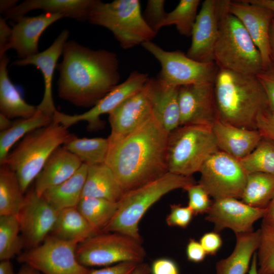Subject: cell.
Here are the masks:
<instances>
[{
    "label": "cell",
    "instance_id": "cell-1",
    "mask_svg": "<svg viewBox=\"0 0 274 274\" xmlns=\"http://www.w3.org/2000/svg\"><path fill=\"white\" fill-rule=\"evenodd\" d=\"M59 73L58 96L77 107H93L119 84V61L114 52L92 50L67 41Z\"/></svg>",
    "mask_w": 274,
    "mask_h": 274
},
{
    "label": "cell",
    "instance_id": "cell-2",
    "mask_svg": "<svg viewBox=\"0 0 274 274\" xmlns=\"http://www.w3.org/2000/svg\"><path fill=\"white\" fill-rule=\"evenodd\" d=\"M168 134L153 116L121 142L109 146L105 163L125 193L168 172Z\"/></svg>",
    "mask_w": 274,
    "mask_h": 274
},
{
    "label": "cell",
    "instance_id": "cell-3",
    "mask_svg": "<svg viewBox=\"0 0 274 274\" xmlns=\"http://www.w3.org/2000/svg\"><path fill=\"white\" fill-rule=\"evenodd\" d=\"M219 120L257 129L258 115L269 107L265 91L255 75L219 68L214 82Z\"/></svg>",
    "mask_w": 274,
    "mask_h": 274
},
{
    "label": "cell",
    "instance_id": "cell-4",
    "mask_svg": "<svg viewBox=\"0 0 274 274\" xmlns=\"http://www.w3.org/2000/svg\"><path fill=\"white\" fill-rule=\"evenodd\" d=\"M194 184L191 176L168 172L151 182L125 192L118 201L115 215L101 232H118L141 242L139 224L149 209L168 192L178 189L186 190Z\"/></svg>",
    "mask_w": 274,
    "mask_h": 274
},
{
    "label": "cell",
    "instance_id": "cell-5",
    "mask_svg": "<svg viewBox=\"0 0 274 274\" xmlns=\"http://www.w3.org/2000/svg\"><path fill=\"white\" fill-rule=\"evenodd\" d=\"M67 128L53 120L26 134L10 152L3 164L16 174L23 193L51 154L72 136Z\"/></svg>",
    "mask_w": 274,
    "mask_h": 274
},
{
    "label": "cell",
    "instance_id": "cell-6",
    "mask_svg": "<svg viewBox=\"0 0 274 274\" xmlns=\"http://www.w3.org/2000/svg\"><path fill=\"white\" fill-rule=\"evenodd\" d=\"M219 68L256 75L263 68L261 54L241 22L228 10L220 23L214 49Z\"/></svg>",
    "mask_w": 274,
    "mask_h": 274
},
{
    "label": "cell",
    "instance_id": "cell-7",
    "mask_svg": "<svg viewBox=\"0 0 274 274\" xmlns=\"http://www.w3.org/2000/svg\"><path fill=\"white\" fill-rule=\"evenodd\" d=\"M88 21L109 29L124 49L152 41L157 35L145 22L139 0H97Z\"/></svg>",
    "mask_w": 274,
    "mask_h": 274
},
{
    "label": "cell",
    "instance_id": "cell-8",
    "mask_svg": "<svg viewBox=\"0 0 274 274\" xmlns=\"http://www.w3.org/2000/svg\"><path fill=\"white\" fill-rule=\"evenodd\" d=\"M219 149L212 127L180 126L168 134L166 161L168 172L191 177Z\"/></svg>",
    "mask_w": 274,
    "mask_h": 274
},
{
    "label": "cell",
    "instance_id": "cell-9",
    "mask_svg": "<svg viewBox=\"0 0 274 274\" xmlns=\"http://www.w3.org/2000/svg\"><path fill=\"white\" fill-rule=\"evenodd\" d=\"M79 263L87 266H106L123 262H143L146 252L141 242L118 232L94 235L79 243L76 250Z\"/></svg>",
    "mask_w": 274,
    "mask_h": 274
},
{
    "label": "cell",
    "instance_id": "cell-10",
    "mask_svg": "<svg viewBox=\"0 0 274 274\" xmlns=\"http://www.w3.org/2000/svg\"><path fill=\"white\" fill-rule=\"evenodd\" d=\"M142 46L159 62L161 69L158 77L167 83L180 87L214 83L219 70L214 62H199L180 50H164L152 41Z\"/></svg>",
    "mask_w": 274,
    "mask_h": 274
},
{
    "label": "cell",
    "instance_id": "cell-11",
    "mask_svg": "<svg viewBox=\"0 0 274 274\" xmlns=\"http://www.w3.org/2000/svg\"><path fill=\"white\" fill-rule=\"evenodd\" d=\"M79 243L49 234L38 246L19 254L17 260L43 274H90L92 270L77 259L76 250Z\"/></svg>",
    "mask_w": 274,
    "mask_h": 274
},
{
    "label": "cell",
    "instance_id": "cell-12",
    "mask_svg": "<svg viewBox=\"0 0 274 274\" xmlns=\"http://www.w3.org/2000/svg\"><path fill=\"white\" fill-rule=\"evenodd\" d=\"M198 184L214 200L241 198L248 174L239 160L218 150L204 162Z\"/></svg>",
    "mask_w": 274,
    "mask_h": 274
},
{
    "label": "cell",
    "instance_id": "cell-13",
    "mask_svg": "<svg viewBox=\"0 0 274 274\" xmlns=\"http://www.w3.org/2000/svg\"><path fill=\"white\" fill-rule=\"evenodd\" d=\"M149 78L147 74L133 71L124 82L117 85L87 112L70 115L56 110L53 120L67 128L79 122L86 121L91 130L99 129L102 126L100 116L109 114L128 98L142 90Z\"/></svg>",
    "mask_w": 274,
    "mask_h": 274
},
{
    "label": "cell",
    "instance_id": "cell-14",
    "mask_svg": "<svg viewBox=\"0 0 274 274\" xmlns=\"http://www.w3.org/2000/svg\"><path fill=\"white\" fill-rule=\"evenodd\" d=\"M229 0H205L192 30L191 44L186 55L201 62H214V49L220 21L228 10Z\"/></svg>",
    "mask_w": 274,
    "mask_h": 274
},
{
    "label": "cell",
    "instance_id": "cell-15",
    "mask_svg": "<svg viewBox=\"0 0 274 274\" xmlns=\"http://www.w3.org/2000/svg\"><path fill=\"white\" fill-rule=\"evenodd\" d=\"M59 211L42 196H38L34 189L26 194L18 215L25 246L31 249L43 242L50 234Z\"/></svg>",
    "mask_w": 274,
    "mask_h": 274
},
{
    "label": "cell",
    "instance_id": "cell-16",
    "mask_svg": "<svg viewBox=\"0 0 274 274\" xmlns=\"http://www.w3.org/2000/svg\"><path fill=\"white\" fill-rule=\"evenodd\" d=\"M180 126L188 125L212 127L218 119L214 83L179 87Z\"/></svg>",
    "mask_w": 274,
    "mask_h": 274
},
{
    "label": "cell",
    "instance_id": "cell-17",
    "mask_svg": "<svg viewBox=\"0 0 274 274\" xmlns=\"http://www.w3.org/2000/svg\"><path fill=\"white\" fill-rule=\"evenodd\" d=\"M228 11L246 28L261 54L263 68H266L272 61L269 33L274 12L246 0L230 1Z\"/></svg>",
    "mask_w": 274,
    "mask_h": 274
},
{
    "label": "cell",
    "instance_id": "cell-18",
    "mask_svg": "<svg viewBox=\"0 0 274 274\" xmlns=\"http://www.w3.org/2000/svg\"><path fill=\"white\" fill-rule=\"evenodd\" d=\"M238 199L225 198L212 202L206 220L214 224L215 231L227 228L235 234L251 232L254 222L263 218L265 209L251 207Z\"/></svg>",
    "mask_w": 274,
    "mask_h": 274
},
{
    "label": "cell",
    "instance_id": "cell-19",
    "mask_svg": "<svg viewBox=\"0 0 274 274\" xmlns=\"http://www.w3.org/2000/svg\"><path fill=\"white\" fill-rule=\"evenodd\" d=\"M152 116L151 106L144 87L109 114L111 129L107 138L109 146L121 142Z\"/></svg>",
    "mask_w": 274,
    "mask_h": 274
},
{
    "label": "cell",
    "instance_id": "cell-20",
    "mask_svg": "<svg viewBox=\"0 0 274 274\" xmlns=\"http://www.w3.org/2000/svg\"><path fill=\"white\" fill-rule=\"evenodd\" d=\"M145 90L153 117L169 133L180 126L179 87L171 85L159 77L149 78Z\"/></svg>",
    "mask_w": 274,
    "mask_h": 274
},
{
    "label": "cell",
    "instance_id": "cell-21",
    "mask_svg": "<svg viewBox=\"0 0 274 274\" xmlns=\"http://www.w3.org/2000/svg\"><path fill=\"white\" fill-rule=\"evenodd\" d=\"M68 36L69 31L63 30L45 50L27 58L17 60L12 63V65L20 66L34 65L40 70L43 76L45 90L43 99L37 106V110L51 117L56 111L52 97L53 76L57 60L63 53Z\"/></svg>",
    "mask_w": 274,
    "mask_h": 274
},
{
    "label": "cell",
    "instance_id": "cell-22",
    "mask_svg": "<svg viewBox=\"0 0 274 274\" xmlns=\"http://www.w3.org/2000/svg\"><path fill=\"white\" fill-rule=\"evenodd\" d=\"M62 18L64 17L60 14L47 13L34 17H22L12 28L9 49L15 50L20 59L38 53L39 41L42 33Z\"/></svg>",
    "mask_w": 274,
    "mask_h": 274
},
{
    "label": "cell",
    "instance_id": "cell-23",
    "mask_svg": "<svg viewBox=\"0 0 274 274\" xmlns=\"http://www.w3.org/2000/svg\"><path fill=\"white\" fill-rule=\"evenodd\" d=\"M97 0H26L5 13L6 19L17 21L28 12L42 10L80 21L88 20Z\"/></svg>",
    "mask_w": 274,
    "mask_h": 274
},
{
    "label": "cell",
    "instance_id": "cell-24",
    "mask_svg": "<svg viewBox=\"0 0 274 274\" xmlns=\"http://www.w3.org/2000/svg\"><path fill=\"white\" fill-rule=\"evenodd\" d=\"M212 129L219 150L238 160L251 153L263 138L257 129L240 127L219 120Z\"/></svg>",
    "mask_w": 274,
    "mask_h": 274
},
{
    "label": "cell",
    "instance_id": "cell-25",
    "mask_svg": "<svg viewBox=\"0 0 274 274\" xmlns=\"http://www.w3.org/2000/svg\"><path fill=\"white\" fill-rule=\"evenodd\" d=\"M82 164L75 154L63 147H58L50 156L36 178L35 191L41 196L47 189L72 177Z\"/></svg>",
    "mask_w": 274,
    "mask_h": 274
},
{
    "label": "cell",
    "instance_id": "cell-26",
    "mask_svg": "<svg viewBox=\"0 0 274 274\" xmlns=\"http://www.w3.org/2000/svg\"><path fill=\"white\" fill-rule=\"evenodd\" d=\"M124 193L112 170L106 163L88 165L81 198H100L118 202Z\"/></svg>",
    "mask_w": 274,
    "mask_h": 274
},
{
    "label": "cell",
    "instance_id": "cell-27",
    "mask_svg": "<svg viewBox=\"0 0 274 274\" xmlns=\"http://www.w3.org/2000/svg\"><path fill=\"white\" fill-rule=\"evenodd\" d=\"M235 248L227 258L216 264L217 274H246L251 257L258 250L261 240V230L236 234Z\"/></svg>",
    "mask_w": 274,
    "mask_h": 274
},
{
    "label": "cell",
    "instance_id": "cell-28",
    "mask_svg": "<svg viewBox=\"0 0 274 274\" xmlns=\"http://www.w3.org/2000/svg\"><path fill=\"white\" fill-rule=\"evenodd\" d=\"M9 58H0V111L9 119L27 118L37 112V107L27 103L10 80L7 70Z\"/></svg>",
    "mask_w": 274,
    "mask_h": 274
},
{
    "label": "cell",
    "instance_id": "cell-29",
    "mask_svg": "<svg viewBox=\"0 0 274 274\" xmlns=\"http://www.w3.org/2000/svg\"><path fill=\"white\" fill-rule=\"evenodd\" d=\"M88 165L83 163L80 168L62 183L46 190L42 196L58 210L77 207L82 197Z\"/></svg>",
    "mask_w": 274,
    "mask_h": 274
},
{
    "label": "cell",
    "instance_id": "cell-30",
    "mask_svg": "<svg viewBox=\"0 0 274 274\" xmlns=\"http://www.w3.org/2000/svg\"><path fill=\"white\" fill-rule=\"evenodd\" d=\"M97 234L77 208L71 207L59 210L50 235L81 243Z\"/></svg>",
    "mask_w": 274,
    "mask_h": 274
},
{
    "label": "cell",
    "instance_id": "cell-31",
    "mask_svg": "<svg viewBox=\"0 0 274 274\" xmlns=\"http://www.w3.org/2000/svg\"><path fill=\"white\" fill-rule=\"evenodd\" d=\"M53 121V117L37 111L32 116L19 118L8 129L0 133V164H3L10 149L18 141L29 132L46 126Z\"/></svg>",
    "mask_w": 274,
    "mask_h": 274
},
{
    "label": "cell",
    "instance_id": "cell-32",
    "mask_svg": "<svg viewBox=\"0 0 274 274\" xmlns=\"http://www.w3.org/2000/svg\"><path fill=\"white\" fill-rule=\"evenodd\" d=\"M16 174L5 164L0 168V216H18L25 200Z\"/></svg>",
    "mask_w": 274,
    "mask_h": 274
},
{
    "label": "cell",
    "instance_id": "cell-33",
    "mask_svg": "<svg viewBox=\"0 0 274 274\" xmlns=\"http://www.w3.org/2000/svg\"><path fill=\"white\" fill-rule=\"evenodd\" d=\"M63 147L77 156L83 163L93 165L106 163L109 142L107 138H79L73 134Z\"/></svg>",
    "mask_w": 274,
    "mask_h": 274
},
{
    "label": "cell",
    "instance_id": "cell-34",
    "mask_svg": "<svg viewBox=\"0 0 274 274\" xmlns=\"http://www.w3.org/2000/svg\"><path fill=\"white\" fill-rule=\"evenodd\" d=\"M274 196V176L262 173L248 174L241 199L248 205L265 209Z\"/></svg>",
    "mask_w": 274,
    "mask_h": 274
},
{
    "label": "cell",
    "instance_id": "cell-35",
    "mask_svg": "<svg viewBox=\"0 0 274 274\" xmlns=\"http://www.w3.org/2000/svg\"><path fill=\"white\" fill-rule=\"evenodd\" d=\"M119 203L108 199L82 197L77 208L97 233H101L115 215Z\"/></svg>",
    "mask_w": 274,
    "mask_h": 274
},
{
    "label": "cell",
    "instance_id": "cell-36",
    "mask_svg": "<svg viewBox=\"0 0 274 274\" xmlns=\"http://www.w3.org/2000/svg\"><path fill=\"white\" fill-rule=\"evenodd\" d=\"M18 216H0V259L10 260L19 255L25 246Z\"/></svg>",
    "mask_w": 274,
    "mask_h": 274
},
{
    "label": "cell",
    "instance_id": "cell-37",
    "mask_svg": "<svg viewBox=\"0 0 274 274\" xmlns=\"http://www.w3.org/2000/svg\"><path fill=\"white\" fill-rule=\"evenodd\" d=\"M239 161L247 174L262 173L274 176V142L263 136L254 150Z\"/></svg>",
    "mask_w": 274,
    "mask_h": 274
},
{
    "label": "cell",
    "instance_id": "cell-38",
    "mask_svg": "<svg viewBox=\"0 0 274 274\" xmlns=\"http://www.w3.org/2000/svg\"><path fill=\"white\" fill-rule=\"evenodd\" d=\"M200 3L199 0H181L175 9L167 13L163 27L175 25L180 35L191 36Z\"/></svg>",
    "mask_w": 274,
    "mask_h": 274
},
{
    "label": "cell",
    "instance_id": "cell-39",
    "mask_svg": "<svg viewBox=\"0 0 274 274\" xmlns=\"http://www.w3.org/2000/svg\"><path fill=\"white\" fill-rule=\"evenodd\" d=\"M260 230L258 274H274V228L262 224Z\"/></svg>",
    "mask_w": 274,
    "mask_h": 274
},
{
    "label": "cell",
    "instance_id": "cell-40",
    "mask_svg": "<svg viewBox=\"0 0 274 274\" xmlns=\"http://www.w3.org/2000/svg\"><path fill=\"white\" fill-rule=\"evenodd\" d=\"M164 0H149L143 17L149 27L156 33L163 27L167 13Z\"/></svg>",
    "mask_w": 274,
    "mask_h": 274
},
{
    "label": "cell",
    "instance_id": "cell-41",
    "mask_svg": "<svg viewBox=\"0 0 274 274\" xmlns=\"http://www.w3.org/2000/svg\"><path fill=\"white\" fill-rule=\"evenodd\" d=\"M188 193V205L194 215L207 213L212 202L210 195L199 184L190 186L186 190Z\"/></svg>",
    "mask_w": 274,
    "mask_h": 274
},
{
    "label": "cell",
    "instance_id": "cell-42",
    "mask_svg": "<svg viewBox=\"0 0 274 274\" xmlns=\"http://www.w3.org/2000/svg\"><path fill=\"white\" fill-rule=\"evenodd\" d=\"M194 214L188 207L173 204L166 218V222L170 227L186 228L191 222Z\"/></svg>",
    "mask_w": 274,
    "mask_h": 274
},
{
    "label": "cell",
    "instance_id": "cell-43",
    "mask_svg": "<svg viewBox=\"0 0 274 274\" xmlns=\"http://www.w3.org/2000/svg\"><path fill=\"white\" fill-rule=\"evenodd\" d=\"M266 94L269 107L274 112V61L255 75Z\"/></svg>",
    "mask_w": 274,
    "mask_h": 274
},
{
    "label": "cell",
    "instance_id": "cell-44",
    "mask_svg": "<svg viewBox=\"0 0 274 274\" xmlns=\"http://www.w3.org/2000/svg\"><path fill=\"white\" fill-rule=\"evenodd\" d=\"M256 127L263 137L274 142V112L269 107L263 110L257 116Z\"/></svg>",
    "mask_w": 274,
    "mask_h": 274
},
{
    "label": "cell",
    "instance_id": "cell-45",
    "mask_svg": "<svg viewBox=\"0 0 274 274\" xmlns=\"http://www.w3.org/2000/svg\"><path fill=\"white\" fill-rule=\"evenodd\" d=\"M150 268L152 274H180L177 263L168 258H159L154 260Z\"/></svg>",
    "mask_w": 274,
    "mask_h": 274
},
{
    "label": "cell",
    "instance_id": "cell-46",
    "mask_svg": "<svg viewBox=\"0 0 274 274\" xmlns=\"http://www.w3.org/2000/svg\"><path fill=\"white\" fill-rule=\"evenodd\" d=\"M199 243L207 255H214L221 247L222 239L218 232L212 231L203 234Z\"/></svg>",
    "mask_w": 274,
    "mask_h": 274
},
{
    "label": "cell",
    "instance_id": "cell-47",
    "mask_svg": "<svg viewBox=\"0 0 274 274\" xmlns=\"http://www.w3.org/2000/svg\"><path fill=\"white\" fill-rule=\"evenodd\" d=\"M138 263L123 262L113 266L92 270L90 274H132Z\"/></svg>",
    "mask_w": 274,
    "mask_h": 274
},
{
    "label": "cell",
    "instance_id": "cell-48",
    "mask_svg": "<svg viewBox=\"0 0 274 274\" xmlns=\"http://www.w3.org/2000/svg\"><path fill=\"white\" fill-rule=\"evenodd\" d=\"M186 254L187 259L195 263L202 261L207 255L199 242L193 238L189 239L186 246Z\"/></svg>",
    "mask_w": 274,
    "mask_h": 274
},
{
    "label": "cell",
    "instance_id": "cell-49",
    "mask_svg": "<svg viewBox=\"0 0 274 274\" xmlns=\"http://www.w3.org/2000/svg\"><path fill=\"white\" fill-rule=\"evenodd\" d=\"M5 18H0V58L3 57L9 50L12 28L7 24Z\"/></svg>",
    "mask_w": 274,
    "mask_h": 274
},
{
    "label": "cell",
    "instance_id": "cell-50",
    "mask_svg": "<svg viewBox=\"0 0 274 274\" xmlns=\"http://www.w3.org/2000/svg\"><path fill=\"white\" fill-rule=\"evenodd\" d=\"M262 218V224L274 228V196L265 209Z\"/></svg>",
    "mask_w": 274,
    "mask_h": 274
},
{
    "label": "cell",
    "instance_id": "cell-51",
    "mask_svg": "<svg viewBox=\"0 0 274 274\" xmlns=\"http://www.w3.org/2000/svg\"><path fill=\"white\" fill-rule=\"evenodd\" d=\"M18 1L17 0H1L0 1V12L1 13H6L8 11L14 8Z\"/></svg>",
    "mask_w": 274,
    "mask_h": 274
},
{
    "label": "cell",
    "instance_id": "cell-52",
    "mask_svg": "<svg viewBox=\"0 0 274 274\" xmlns=\"http://www.w3.org/2000/svg\"><path fill=\"white\" fill-rule=\"evenodd\" d=\"M0 274H14L13 266L10 260L1 261Z\"/></svg>",
    "mask_w": 274,
    "mask_h": 274
},
{
    "label": "cell",
    "instance_id": "cell-53",
    "mask_svg": "<svg viewBox=\"0 0 274 274\" xmlns=\"http://www.w3.org/2000/svg\"><path fill=\"white\" fill-rule=\"evenodd\" d=\"M250 3L265 7L274 12V0H246Z\"/></svg>",
    "mask_w": 274,
    "mask_h": 274
},
{
    "label": "cell",
    "instance_id": "cell-54",
    "mask_svg": "<svg viewBox=\"0 0 274 274\" xmlns=\"http://www.w3.org/2000/svg\"><path fill=\"white\" fill-rule=\"evenodd\" d=\"M269 42L271 58L274 61V17L273 18L269 29Z\"/></svg>",
    "mask_w": 274,
    "mask_h": 274
},
{
    "label": "cell",
    "instance_id": "cell-55",
    "mask_svg": "<svg viewBox=\"0 0 274 274\" xmlns=\"http://www.w3.org/2000/svg\"><path fill=\"white\" fill-rule=\"evenodd\" d=\"M151 268L146 263H140L138 264L132 274H150Z\"/></svg>",
    "mask_w": 274,
    "mask_h": 274
},
{
    "label": "cell",
    "instance_id": "cell-56",
    "mask_svg": "<svg viewBox=\"0 0 274 274\" xmlns=\"http://www.w3.org/2000/svg\"><path fill=\"white\" fill-rule=\"evenodd\" d=\"M13 121L5 115L0 113V130L1 131L9 129L13 124Z\"/></svg>",
    "mask_w": 274,
    "mask_h": 274
},
{
    "label": "cell",
    "instance_id": "cell-57",
    "mask_svg": "<svg viewBox=\"0 0 274 274\" xmlns=\"http://www.w3.org/2000/svg\"><path fill=\"white\" fill-rule=\"evenodd\" d=\"M16 274H43V273L27 264H24L23 266L20 269L19 271Z\"/></svg>",
    "mask_w": 274,
    "mask_h": 274
}]
</instances>
